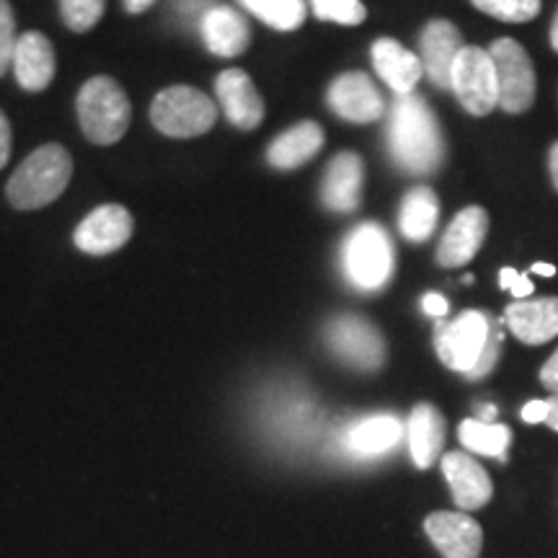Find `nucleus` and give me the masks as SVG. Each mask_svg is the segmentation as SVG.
Returning <instances> with one entry per match:
<instances>
[{
    "label": "nucleus",
    "mask_w": 558,
    "mask_h": 558,
    "mask_svg": "<svg viewBox=\"0 0 558 558\" xmlns=\"http://www.w3.org/2000/svg\"><path fill=\"white\" fill-rule=\"evenodd\" d=\"M505 326L522 344L541 347L558 337V298H535L509 303Z\"/></svg>",
    "instance_id": "obj_15"
},
{
    "label": "nucleus",
    "mask_w": 558,
    "mask_h": 558,
    "mask_svg": "<svg viewBox=\"0 0 558 558\" xmlns=\"http://www.w3.org/2000/svg\"><path fill=\"white\" fill-rule=\"evenodd\" d=\"M329 107L347 122H378L386 111L378 86L365 73H344L329 86Z\"/></svg>",
    "instance_id": "obj_12"
},
{
    "label": "nucleus",
    "mask_w": 558,
    "mask_h": 558,
    "mask_svg": "<svg viewBox=\"0 0 558 558\" xmlns=\"http://www.w3.org/2000/svg\"><path fill=\"white\" fill-rule=\"evenodd\" d=\"M130 99L117 81L107 75L90 78L78 94L81 130L96 145H111L130 128Z\"/></svg>",
    "instance_id": "obj_3"
},
{
    "label": "nucleus",
    "mask_w": 558,
    "mask_h": 558,
    "mask_svg": "<svg viewBox=\"0 0 558 558\" xmlns=\"http://www.w3.org/2000/svg\"><path fill=\"white\" fill-rule=\"evenodd\" d=\"M132 235V215L122 205H104L75 228V246L86 254L104 256L122 248Z\"/></svg>",
    "instance_id": "obj_13"
},
{
    "label": "nucleus",
    "mask_w": 558,
    "mask_h": 558,
    "mask_svg": "<svg viewBox=\"0 0 558 558\" xmlns=\"http://www.w3.org/2000/svg\"><path fill=\"white\" fill-rule=\"evenodd\" d=\"M548 173H550V184H554V190L558 192V140L548 150Z\"/></svg>",
    "instance_id": "obj_38"
},
{
    "label": "nucleus",
    "mask_w": 558,
    "mask_h": 558,
    "mask_svg": "<svg viewBox=\"0 0 558 558\" xmlns=\"http://www.w3.org/2000/svg\"><path fill=\"white\" fill-rule=\"evenodd\" d=\"M16 16L9 0H0V78L9 73L13 65V54H16Z\"/></svg>",
    "instance_id": "obj_31"
},
{
    "label": "nucleus",
    "mask_w": 558,
    "mask_h": 558,
    "mask_svg": "<svg viewBox=\"0 0 558 558\" xmlns=\"http://www.w3.org/2000/svg\"><path fill=\"white\" fill-rule=\"evenodd\" d=\"M422 308H424V313H429V316L442 318V316H448L450 303L439 295V292H429V295H424V300H422Z\"/></svg>",
    "instance_id": "obj_34"
},
{
    "label": "nucleus",
    "mask_w": 558,
    "mask_h": 558,
    "mask_svg": "<svg viewBox=\"0 0 558 558\" xmlns=\"http://www.w3.org/2000/svg\"><path fill=\"white\" fill-rule=\"evenodd\" d=\"M501 344H505V333H501V324H497V320H494L492 333H488V341H486V347H484V354H481L478 365L469 373L471 380L484 378V375H488L494 367H497V360H499V354H501Z\"/></svg>",
    "instance_id": "obj_32"
},
{
    "label": "nucleus",
    "mask_w": 558,
    "mask_h": 558,
    "mask_svg": "<svg viewBox=\"0 0 558 558\" xmlns=\"http://www.w3.org/2000/svg\"><path fill=\"white\" fill-rule=\"evenodd\" d=\"M518 279H520V271H518V269L505 267V269L499 271V288H501V290H512Z\"/></svg>",
    "instance_id": "obj_39"
},
{
    "label": "nucleus",
    "mask_w": 558,
    "mask_h": 558,
    "mask_svg": "<svg viewBox=\"0 0 558 558\" xmlns=\"http://www.w3.org/2000/svg\"><path fill=\"white\" fill-rule=\"evenodd\" d=\"M241 5L277 32H295L305 21L303 0H241Z\"/></svg>",
    "instance_id": "obj_27"
},
{
    "label": "nucleus",
    "mask_w": 558,
    "mask_h": 558,
    "mask_svg": "<svg viewBox=\"0 0 558 558\" xmlns=\"http://www.w3.org/2000/svg\"><path fill=\"white\" fill-rule=\"evenodd\" d=\"M429 541L445 558H478L484 530L465 512H435L424 522Z\"/></svg>",
    "instance_id": "obj_14"
},
{
    "label": "nucleus",
    "mask_w": 558,
    "mask_h": 558,
    "mask_svg": "<svg viewBox=\"0 0 558 558\" xmlns=\"http://www.w3.org/2000/svg\"><path fill=\"white\" fill-rule=\"evenodd\" d=\"M550 47H554V52L558 54V9H556L554 24H550Z\"/></svg>",
    "instance_id": "obj_44"
},
{
    "label": "nucleus",
    "mask_w": 558,
    "mask_h": 558,
    "mask_svg": "<svg viewBox=\"0 0 558 558\" xmlns=\"http://www.w3.org/2000/svg\"><path fill=\"white\" fill-rule=\"evenodd\" d=\"M409 452L416 469H432L445 445V418L432 403H418L407 424Z\"/></svg>",
    "instance_id": "obj_21"
},
{
    "label": "nucleus",
    "mask_w": 558,
    "mask_h": 558,
    "mask_svg": "<svg viewBox=\"0 0 558 558\" xmlns=\"http://www.w3.org/2000/svg\"><path fill=\"white\" fill-rule=\"evenodd\" d=\"M494 418H497V407L488 403V407L481 409V422H494Z\"/></svg>",
    "instance_id": "obj_45"
},
{
    "label": "nucleus",
    "mask_w": 558,
    "mask_h": 558,
    "mask_svg": "<svg viewBox=\"0 0 558 558\" xmlns=\"http://www.w3.org/2000/svg\"><path fill=\"white\" fill-rule=\"evenodd\" d=\"M150 120L169 137H197L213 130L218 109L202 90L173 86L156 96L150 107Z\"/></svg>",
    "instance_id": "obj_4"
},
{
    "label": "nucleus",
    "mask_w": 558,
    "mask_h": 558,
    "mask_svg": "<svg viewBox=\"0 0 558 558\" xmlns=\"http://www.w3.org/2000/svg\"><path fill=\"white\" fill-rule=\"evenodd\" d=\"M344 269L360 290H380L393 275V243L378 222H362L344 246Z\"/></svg>",
    "instance_id": "obj_5"
},
{
    "label": "nucleus",
    "mask_w": 558,
    "mask_h": 558,
    "mask_svg": "<svg viewBox=\"0 0 558 558\" xmlns=\"http://www.w3.org/2000/svg\"><path fill=\"white\" fill-rule=\"evenodd\" d=\"M492 324V316L484 311H463L456 320L437 324L435 349L442 365L469 375L484 354Z\"/></svg>",
    "instance_id": "obj_8"
},
{
    "label": "nucleus",
    "mask_w": 558,
    "mask_h": 558,
    "mask_svg": "<svg viewBox=\"0 0 558 558\" xmlns=\"http://www.w3.org/2000/svg\"><path fill=\"white\" fill-rule=\"evenodd\" d=\"M541 383H543V388L550 390V396L558 393V349H556L554 354H550L546 365H543Z\"/></svg>",
    "instance_id": "obj_33"
},
{
    "label": "nucleus",
    "mask_w": 558,
    "mask_h": 558,
    "mask_svg": "<svg viewBox=\"0 0 558 558\" xmlns=\"http://www.w3.org/2000/svg\"><path fill=\"white\" fill-rule=\"evenodd\" d=\"M458 437L465 450L499 460H507V448L512 442V432H509L507 424L481 422V418H465V422H460Z\"/></svg>",
    "instance_id": "obj_26"
},
{
    "label": "nucleus",
    "mask_w": 558,
    "mask_h": 558,
    "mask_svg": "<svg viewBox=\"0 0 558 558\" xmlns=\"http://www.w3.org/2000/svg\"><path fill=\"white\" fill-rule=\"evenodd\" d=\"M463 47V34H460L452 21L435 19L422 29V37H418V60L424 65V75L437 88H450L452 65H456Z\"/></svg>",
    "instance_id": "obj_11"
},
{
    "label": "nucleus",
    "mask_w": 558,
    "mask_h": 558,
    "mask_svg": "<svg viewBox=\"0 0 558 558\" xmlns=\"http://www.w3.org/2000/svg\"><path fill=\"white\" fill-rule=\"evenodd\" d=\"M442 473L452 488V499L463 512H473V509L488 505L494 484L469 452H448L442 458Z\"/></svg>",
    "instance_id": "obj_16"
},
{
    "label": "nucleus",
    "mask_w": 558,
    "mask_h": 558,
    "mask_svg": "<svg viewBox=\"0 0 558 558\" xmlns=\"http://www.w3.org/2000/svg\"><path fill=\"white\" fill-rule=\"evenodd\" d=\"M471 3L481 13L505 21V24H525L538 16L543 9L541 0H471Z\"/></svg>",
    "instance_id": "obj_28"
},
{
    "label": "nucleus",
    "mask_w": 558,
    "mask_h": 558,
    "mask_svg": "<svg viewBox=\"0 0 558 558\" xmlns=\"http://www.w3.org/2000/svg\"><path fill=\"white\" fill-rule=\"evenodd\" d=\"M156 0H124V9L128 13H145Z\"/></svg>",
    "instance_id": "obj_42"
},
{
    "label": "nucleus",
    "mask_w": 558,
    "mask_h": 558,
    "mask_svg": "<svg viewBox=\"0 0 558 558\" xmlns=\"http://www.w3.org/2000/svg\"><path fill=\"white\" fill-rule=\"evenodd\" d=\"M202 37L207 50L220 58H235L248 47V24L233 9H213L202 16Z\"/></svg>",
    "instance_id": "obj_22"
},
{
    "label": "nucleus",
    "mask_w": 558,
    "mask_h": 558,
    "mask_svg": "<svg viewBox=\"0 0 558 558\" xmlns=\"http://www.w3.org/2000/svg\"><path fill=\"white\" fill-rule=\"evenodd\" d=\"M488 233V213L484 207L471 205L452 218V222L445 230L442 241L437 246V264L445 269L465 267L473 262L484 246Z\"/></svg>",
    "instance_id": "obj_10"
},
{
    "label": "nucleus",
    "mask_w": 558,
    "mask_h": 558,
    "mask_svg": "<svg viewBox=\"0 0 558 558\" xmlns=\"http://www.w3.org/2000/svg\"><path fill=\"white\" fill-rule=\"evenodd\" d=\"M362 181H365V166L357 153H339L326 171L320 197L324 205L333 213H352L360 207Z\"/></svg>",
    "instance_id": "obj_19"
},
{
    "label": "nucleus",
    "mask_w": 558,
    "mask_h": 558,
    "mask_svg": "<svg viewBox=\"0 0 558 558\" xmlns=\"http://www.w3.org/2000/svg\"><path fill=\"white\" fill-rule=\"evenodd\" d=\"M548 403V416H546V424L554 432H558V393L550 396V399H546Z\"/></svg>",
    "instance_id": "obj_40"
},
{
    "label": "nucleus",
    "mask_w": 558,
    "mask_h": 558,
    "mask_svg": "<svg viewBox=\"0 0 558 558\" xmlns=\"http://www.w3.org/2000/svg\"><path fill=\"white\" fill-rule=\"evenodd\" d=\"M450 88L456 90L460 107L471 117H486L499 107L497 68L488 50L476 45H465L452 65Z\"/></svg>",
    "instance_id": "obj_7"
},
{
    "label": "nucleus",
    "mask_w": 558,
    "mask_h": 558,
    "mask_svg": "<svg viewBox=\"0 0 558 558\" xmlns=\"http://www.w3.org/2000/svg\"><path fill=\"white\" fill-rule=\"evenodd\" d=\"M494 68H497L499 83V109L507 114H525L535 104L538 94V78H535V65L520 41L501 37L488 47Z\"/></svg>",
    "instance_id": "obj_6"
},
{
    "label": "nucleus",
    "mask_w": 558,
    "mask_h": 558,
    "mask_svg": "<svg viewBox=\"0 0 558 558\" xmlns=\"http://www.w3.org/2000/svg\"><path fill=\"white\" fill-rule=\"evenodd\" d=\"M437 218H439V199L435 190L429 186H414L407 197H403L401 205V233L407 235L409 241L422 243L427 241L437 228Z\"/></svg>",
    "instance_id": "obj_25"
},
{
    "label": "nucleus",
    "mask_w": 558,
    "mask_h": 558,
    "mask_svg": "<svg viewBox=\"0 0 558 558\" xmlns=\"http://www.w3.org/2000/svg\"><path fill=\"white\" fill-rule=\"evenodd\" d=\"M546 416H548V403L546 401H530L522 407V418H525L527 424H538L543 422L546 424Z\"/></svg>",
    "instance_id": "obj_36"
},
{
    "label": "nucleus",
    "mask_w": 558,
    "mask_h": 558,
    "mask_svg": "<svg viewBox=\"0 0 558 558\" xmlns=\"http://www.w3.org/2000/svg\"><path fill=\"white\" fill-rule=\"evenodd\" d=\"M313 13L320 21H333V24L357 26L367 19V9L360 0H311Z\"/></svg>",
    "instance_id": "obj_30"
},
{
    "label": "nucleus",
    "mask_w": 558,
    "mask_h": 558,
    "mask_svg": "<svg viewBox=\"0 0 558 558\" xmlns=\"http://www.w3.org/2000/svg\"><path fill=\"white\" fill-rule=\"evenodd\" d=\"M373 65L378 75L386 81L390 90L399 96L414 94L418 78L424 75V65L418 54L409 52L401 41L383 37L373 45Z\"/></svg>",
    "instance_id": "obj_20"
},
{
    "label": "nucleus",
    "mask_w": 558,
    "mask_h": 558,
    "mask_svg": "<svg viewBox=\"0 0 558 558\" xmlns=\"http://www.w3.org/2000/svg\"><path fill=\"white\" fill-rule=\"evenodd\" d=\"M107 0H60V13L68 29L88 32L99 24Z\"/></svg>",
    "instance_id": "obj_29"
},
{
    "label": "nucleus",
    "mask_w": 558,
    "mask_h": 558,
    "mask_svg": "<svg viewBox=\"0 0 558 558\" xmlns=\"http://www.w3.org/2000/svg\"><path fill=\"white\" fill-rule=\"evenodd\" d=\"M9 158H11V124H9V117L0 111V169L9 163Z\"/></svg>",
    "instance_id": "obj_35"
},
{
    "label": "nucleus",
    "mask_w": 558,
    "mask_h": 558,
    "mask_svg": "<svg viewBox=\"0 0 558 558\" xmlns=\"http://www.w3.org/2000/svg\"><path fill=\"white\" fill-rule=\"evenodd\" d=\"M533 275H541V277H556V267L554 264H543V262H535L533 264Z\"/></svg>",
    "instance_id": "obj_43"
},
{
    "label": "nucleus",
    "mask_w": 558,
    "mask_h": 558,
    "mask_svg": "<svg viewBox=\"0 0 558 558\" xmlns=\"http://www.w3.org/2000/svg\"><path fill=\"white\" fill-rule=\"evenodd\" d=\"M509 292H512L514 300H525V298L533 295V282H530L527 271H520V279H518V282H514V288L509 290Z\"/></svg>",
    "instance_id": "obj_37"
},
{
    "label": "nucleus",
    "mask_w": 558,
    "mask_h": 558,
    "mask_svg": "<svg viewBox=\"0 0 558 558\" xmlns=\"http://www.w3.org/2000/svg\"><path fill=\"white\" fill-rule=\"evenodd\" d=\"M215 90L220 96V107L226 111L230 124L241 130L259 128L264 120V101L254 81L243 70H226L215 81Z\"/></svg>",
    "instance_id": "obj_17"
},
{
    "label": "nucleus",
    "mask_w": 558,
    "mask_h": 558,
    "mask_svg": "<svg viewBox=\"0 0 558 558\" xmlns=\"http://www.w3.org/2000/svg\"><path fill=\"white\" fill-rule=\"evenodd\" d=\"M388 143L396 163L409 173H432L445 158V140L435 120V111L418 96H399L390 117Z\"/></svg>",
    "instance_id": "obj_1"
},
{
    "label": "nucleus",
    "mask_w": 558,
    "mask_h": 558,
    "mask_svg": "<svg viewBox=\"0 0 558 558\" xmlns=\"http://www.w3.org/2000/svg\"><path fill=\"white\" fill-rule=\"evenodd\" d=\"M73 177V158L62 145H41L13 171L5 197L16 209H39L60 197Z\"/></svg>",
    "instance_id": "obj_2"
},
{
    "label": "nucleus",
    "mask_w": 558,
    "mask_h": 558,
    "mask_svg": "<svg viewBox=\"0 0 558 558\" xmlns=\"http://www.w3.org/2000/svg\"><path fill=\"white\" fill-rule=\"evenodd\" d=\"M58 60H54L52 41L41 32H26L19 37L16 54H13V73L24 90H45L54 78Z\"/></svg>",
    "instance_id": "obj_18"
},
{
    "label": "nucleus",
    "mask_w": 558,
    "mask_h": 558,
    "mask_svg": "<svg viewBox=\"0 0 558 558\" xmlns=\"http://www.w3.org/2000/svg\"><path fill=\"white\" fill-rule=\"evenodd\" d=\"M329 347L360 369H378L386 362V341L373 324L360 316H339L326 331Z\"/></svg>",
    "instance_id": "obj_9"
},
{
    "label": "nucleus",
    "mask_w": 558,
    "mask_h": 558,
    "mask_svg": "<svg viewBox=\"0 0 558 558\" xmlns=\"http://www.w3.org/2000/svg\"><path fill=\"white\" fill-rule=\"evenodd\" d=\"M207 3H209V0H177L181 13H197V11L205 9Z\"/></svg>",
    "instance_id": "obj_41"
},
{
    "label": "nucleus",
    "mask_w": 558,
    "mask_h": 558,
    "mask_svg": "<svg viewBox=\"0 0 558 558\" xmlns=\"http://www.w3.org/2000/svg\"><path fill=\"white\" fill-rule=\"evenodd\" d=\"M320 148H324V130H320V124L300 122L288 132H282V135L269 145L267 160L275 169H298V166L308 163Z\"/></svg>",
    "instance_id": "obj_23"
},
{
    "label": "nucleus",
    "mask_w": 558,
    "mask_h": 558,
    "mask_svg": "<svg viewBox=\"0 0 558 558\" xmlns=\"http://www.w3.org/2000/svg\"><path fill=\"white\" fill-rule=\"evenodd\" d=\"M401 435H403V427L399 418L380 414V416L362 418L360 424H354V427L347 432L344 445L352 456L373 458V456H383V452H388L390 448H396Z\"/></svg>",
    "instance_id": "obj_24"
}]
</instances>
